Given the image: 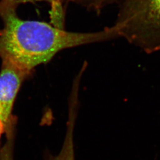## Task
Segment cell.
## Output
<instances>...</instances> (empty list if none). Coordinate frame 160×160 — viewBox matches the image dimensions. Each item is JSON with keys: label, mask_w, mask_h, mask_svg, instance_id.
Wrapping results in <instances>:
<instances>
[{"label": "cell", "mask_w": 160, "mask_h": 160, "mask_svg": "<svg viewBox=\"0 0 160 160\" xmlns=\"http://www.w3.org/2000/svg\"><path fill=\"white\" fill-rule=\"evenodd\" d=\"M4 27L0 30V58L32 73L64 49L119 38L114 25L94 32L67 31L54 25L23 20L16 10H0Z\"/></svg>", "instance_id": "cell-1"}, {"label": "cell", "mask_w": 160, "mask_h": 160, "mask_svg": "<svg viewBox=\"0 0 160 160\" xmlns=\"http://www.w3.org/2000/svg\"><path fill=\"white\" fill-rule=\"evenodd\" d=\"M119 7V38L146 53L160 51V0H125Z\"/></svg>", "instance_id": "cell-2"}, {"label": "cell", "mask_w": 160, "mask_h": 160, "mask_svg": "<svg viewBox=\"0 0 160 160\" xmlns=\"http://www.w3.org/2000/svg\"><path fill=\"white\" fill-rule=\"evenodd\" d=\"M32 73L8 61H2L0 72V119L6 129L17 120L12 114L14 103L22 82Z\"/></svg>", "instance_id": "cell-3"}, {"label": "cell", "mask_w": 160, "mask_h": 160, "mask_svg": "<svg viewBox=\"0 0 160 160\" xmlns=\"http://www.w3.org/2000/svg\"><path fill=\"white\" fill-rule=\"evenodd\" d=\"M40 1H44L50 4L53 25L64 29L65 12L63 4L65 2H68V0H0V10H16L21 4Z\"/></svg>", "instance_id": "cell-4"}, {"label": "cell", "mask_w": 160, "mask_h": 160, "mask_svg": "<svg viewBox=\"0 0 160 160\" xmlns=\"http://www.w3.org/2000/svg\"><path fill=\"white\" fill-rule=\"evenodd\" d=\"M125 0H68L84 8L88 12L99 15L103 10L112 5H120Z\"/></svg>", "instance_id": "cell-5"}, {"label": "cell", "mask_w": 160, "mask_h": 160, "mask_svg": "<svg viewBox=\"0 0 160 160\" xmlns=\"http://www.w3.org/2000/svg\"><path fill=\"white\" fill-rule=\"evenodd\" d=\"M15 133L14 130L6 133V142L0 149V160H14Z\"/></svg>", "instance_id": "cell-6"}, {"label": "cell", "mask_w": 160, "mask_h": 160, "mask_svg": "<svg viewBox=\"0 0 160 160\" xmlns=\"http://www.w3.org/2000/svg\"><path fill=\"white\" fill-rule=\"evenodd\" d=\"M4 133H5V126L3 122L0 119V139Z\"/></svg>", "instance_id": "cell-7"}]
</instances>
